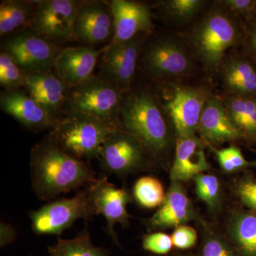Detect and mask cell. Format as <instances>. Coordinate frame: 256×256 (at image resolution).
Returning <instances> with one entry per match:
<instances>
[{"instance_id": "cell-10", "label": "cell", "mask_w": 256, "mask_h": 256, "mask_svg": "<svg viewBox=\"0 0 256 256\" xmlns=\"http://www.w3.org/2000/svg\"><path fill=\"white\" fill-rule=\"evenodd\" d=\"M63 48L32 31L20 33L2 44V52L25 72L53 70L55 60Z\"/></svg>"}, {"instance_id": "cell-11", "label": "cell", "mask_w": 256, "mask_h": 256, "mask_svg": "<svg viewBox=\"0 0 256 256\" xmlns=\"http://www.w3.org/2000/svg\"><path fill=\"white\" fill-rule=\"evenodd\" d=\"M146 34L130 41L110 44L101 66L100 77L117 86L124 92L129 90L136 77Z\"/></svg>"}, {"instance_id": "cell-36", "label": "cell", "mask_w": 256, "mask_h": 256, "mask_svg": "<svg viewBox=\"0 0 256 256\" xmlns=\"http://www.w3.org/2000/svg\"><path fill=\"white\" fill-rule=\"evenodd\" d=\"M18 235V232L13 226L1 222L0 224V246L4 248L12 244Z\"/></svg>"}, {"instance_id": "cell-9", "label": "cell", "mask_w": 256, "mask_h": 256, "mask_svg": "<svg viewBox=\"0 0 256 256\" xmlns=\"http://www.w3.org/2000/svg\"><path fill=\"white\" fill-rule=\"evenodd\" d=\"M77 3L74 0L36 1L31 31L60 46L73 40Z\"/></svg>"}, {"instance_id": "cell-28", "label": "cell", "mask_w": 256, "mask_h": 256, "mask_svg": "<svg viewBox=\"0 0 256 256\" xmlns=\"http://www.w3.org/2000/svg\"><path fill=\"white\" fill-rule=\"evenodd\" d=\"M133 195L141 206L146 208H154L161 206L166 193L158 178L143 176L134 184Z\"/></svg>"}, {"instance_id": "cell-3", "label": "cell", "mask_w": 256, "mask_h": 256, "mask_svg": "<svg viewBox=\"0 0 256 256\" xmlns=\"http://www.w3.org/2000/svg\"><path fill=\"white\" fill-rule=\"evenodd\" d=\"M232 14L218 2L190 30L188 40L192 52L207 69L222 66L226 52L242 40V30Z\"/></svg>"}, {"instance_id": "cell-29", "label": "cell", "mask_w": 256, "mask_h": 256, "mask_svg": "<svg viewBox=\"0 0 256 256\" xmlns=\"http://www.w3.org/2000/svg\"><path fill=\"white\" fill-rule=\"evenodd\" d=\"M193 180L198 198L213 212L220 210L222 196L218 178L215 175L202 173L195 176Z\"/></svg>"}, {"instance_id": "cell-30", "label": "cell", "mask_w": 256, "mask_h": 256, "mask_svg": "<svg viewBox=\"0 0 256 256\" xmlns=\"http://www.w3.org/2000/svg\"><path fill=\"white\" fill-rule=\"evenodd\" d=\"M24 70L8 54H0V85L5 90H18L23 87Z\"/></svg>"}, {"instance_id": "cell-35", "label": "cell", "mask_w": 256, "mask_h": 256, "mask_svg": "<svg viewBox=\"0 0 256 256\" xmlns=\"http://www.w3.org/2000/svg\"><path fill=\"white\" fill-rule=\"evenodd\" d=\"M220 4L228 11L244 18H252L256 15V0H223Z\"/></svg>"}, {"instance_id": "cell-5", "label": "cell", "mask_w": 256, "mask_h": 256, "mask_svg": "<svg viewBox=\"0 0 256 256\" xmlns=\"http://www.w3.org/2000/svg\"><path fill=\"white\" fill-rule=\"evenodd\" d=\"M124 92L100 76H92L78 86L68 88L65 112L90 114L119 128L120 110Z\"/></svg>"}, {"instance_id": "cell-34", "label": "cell", "mask_w": 256, "mask_h": 256, "mask_svg": "<svg viewBox=\"0 0 256 256\" xmlns=\"http://www.w3.org/2000/svg\"><path fill=\"white\" fill-rule=\"evenodd\" d=\"M173 246L180 250H188L196 244V230L188 225H182L175 228L171 236Z\"/></svg>"}, {"instance_id": "cell-15", "label": "cell", "mask_w": 256, "mask_h": 256, "mask_svg": "<svg viewBox=\"0 0 256 256\" xmlns=\"http://www.w3.org/2000/svg\"><path fill=\"white\" fill-rule=\"evenodd\" d=\"M192 220H201L198 212L182 184L172 182L164 202L146 220V226L150 230H163L186 225Z\"/></svg>"}, {"instance_id": "cell-13", "label": "cell", "mask_w": 256, "mask_h": 256, "mask_svg": "<svg viewBox=\"0 0 256 256\" xmlns=\"http://www.w3.org/2000/svg\"><path fill=\"white\" fill-rule=\"evenodd\" d=\"M74 32V38L87 46L111 42L114 28V14L109 2H78Z\"/></svg>"}, {"instance_id": "cell-17", "label": "cell", "mask_w": 256, "mask_h": 256, "mask_svg": "<svg viewBox=\"0 0 256 256\" xmlns=\"http://www.w3.org/2000/svg\"><path fill=\"white\" fill-rule=\"evenodd\" d=\"M0 108L5 114L31 130H50L58 120L25 90L20 89L2 92Z\"/></svg>"}, {"instance_id": "cell-2", "label": "cell", "mask_w": 256, "mask_h": 256, "mask_svg": "<svg viewBox=\"0 0 256 256\" xmlns=\"http://www.w3.org/2000/svg\"><path fill=\"white\" fill-rule=\"evenodd\" d=\"M158 96L144 89L124 92L119 129L137 138L150 154L162 159L172 144L171 130Z\"/></svg>"}, {"instance_id": "cell-33", "label": "cell", "mask_w": 256, "mask_h": 256, "mask_svg": "<svg viewBox=\"0 0 256 256\" xmlns=\"http://www.w3.org/2000/svg\"><path fill=\"white\" fill-rule=\"evenodd\" d=\"M172 246L171 236L162 232L150 234L144 236L143 238L142 247L144 250L156 255L169 254Z\"/></svg>"}, {"instance_id": "cell-8", "label": "cell", "mask_w": 256, "mask_h": 256, "mask_svg": "<svg viewBox=\"0 0 256 256\" xmlns=\"http://www.w3.org/2000/svg\"><path fill=\"white\" fill-rule=\"evenodd\" d=\"M150 156L137 138L116 128L106 138L98 159L106 172L124 176L146 169Z\"/></svg>"}, {"instance_id": "cell-22", "label": "cell", "mask_w": 256, "mask_h": 256, "mask_svg": "<svg viewBox=\"0 0 256 256\" xmlns=\"http://www.w3.org/2000/svg\"><path fill=\"white\" fill-rule=\"evenodd\" d=\"M228 240L239 256H256V212L237 210L227 222Z\"/></svg>"}, {"instance_id": "cell-16", "label": "cell", "mask_w": 256, "mask_h": 256, "mask_svg": "<svg viewBox=\"0 0 256 256\" xmlns=\"http://www.w3.org/2000/svg\"><path fill=\"white\" fill-rule=\"evenodd\" d=\"M23 88L56 118L60 119L65 112L68 87L52 70L25 72Z\"/></svg>"}, {"instance_id": "cell-38", "label": "cell", "mask_w": 256, "mask_h": 256, "mask_svg": "<svg viewBox=\"0 0 256 256\" xmlns=\"http://www.w3.org/2000/svg\"><path fill=\"white\" fill-rule=\"evenodd\" d=\"M171 256H198L194 255V254H174V255H172Z\"/></svg>"}, {"instance_id": "cell-7", "label": "cell", "mask_w": 256, "mask_h": 256, "mask_svg": "<svg viewBox=\"0 0 256 256\" xmlns=\"http://www.w3.org/2000/svg\"><path fill=\"white\" fill-rule=\"evenodd\" d=\"M96 215L88 188L70 198L48 202L30 213L32 229L36 235L60 236L78 220H89Z\"/></svg>"}, {"instance_id": "cell-19", "label": "cell", "mask_w": 256, "mask_h": 256, "mask_svg": "<svg viewBox=\"0 0 256 256\" xmlns=\"http://www.w3.org/2000/svg\"><path fill=\"white\" fill-rule=\"evenodd\" d=\"M99 54L94 46L64 48L55 60L53 72L67 87L76 86L94 76Z\"/></svg>"}, {"instance_id": "cell-31", "label": "cell", "mask_w": 256, "mask_h": 256, "mask_svg": "<svg viewBox=\"0 0 256 256\" xmlns=\"http://www.w3.org/2000/svg\"><path fill=\"white\" fill-rule=\"evenodd\" d=\"M212 150L216 156L220 168L226 172H234L256 166V161H248L246 159L237 146H230L220 150L212 148Z\"/></svg>"}, {"instance_id": "cell-32", "label": "cell", "mask_w": 256, "mask_h": 256, "mask_svg": "<svg viewBox=\"0 0 256 256\" xmlns=\"http://www.w3.org/2000/svg\"><path fill=\"white\" fill-rule=\"evenodd\" d=\"M233 190L242 204L256 212V178L254 175L246 174L236 180Z\"/></svg>"}, {"instance_id": "cell-20", "label": "cell", "mask_w": 256, "mask_h": 256, "mask_svg": "<svg viewBox=\"0 0 256 256\" xmlns=\"http://www.w3.org/2000/svg\"><path fill=\"white\" fill-rule=\"evenodd\" d=\"M197 132L202 142L210 146L242 139L230 119L223 100L210 95L204 108Z\"/></svg>"}, {"instance_id": "cell-1", "label": "cell", "mask_w": 256, "mask_h": 256, "mask_svg": "<svg viewBox=\"0 0 256 256\" xmlns=\"http://www.w3.org/2000/svg\"><path fill=\"white\" fill-rule=\"evenodd\" d=\"M30 166L32 188L44 201L96 180L95 173L84 160L66 152L50 136L32 148Z\"/></svg>"}, {"instance_id": "cell-26", "label": "cell", "mask_w": 256, "mask_h": 256, "mask_svg": "<svg viewBox=\"0 0 256 256\" xmlns=\"http://www.w3.org/2000/svg\"><path fill=\"white\" fill-rule=\"evenodd\" d=\"M206 1L202 0H165L158 2L160 12L172 21L182 24L191 21L201 12Z\"/></svg>"}, {"instance_id": "cell-27", "label": "cell", "mask_w": 256, "mask_h": 256, "mask_svg": "<svg viewBox=\"0 0 256 256\" xmlns=\"http://www.w3.org/2000/svg\"><path fill=\"white\" fill-rule=\"evenodd\" d=\"M200 222L202 244L198 256H239L228 238L212 228L204 220Z\"/></svg>"}, {"instance_id": "cell-23", "label": "cell", "mask_w": 256, "mask_h": 256, "mask_svg": "<svg viewBox=\"0 0 256 256\" xmlns=\"http://www.w3.org/2000/svg\"><path fill=\"white\" fill-rule=\"evenodd\" d=\"M222 76L224 85L232 95L256 96V70L245 58L233 56L224 60Z\"/></svg>"}, {"instance_id": "cell-6", "label": "cell", "mask_w": 256, "mask_h": 256, "mask_svg": "<svg viewBox=\"0 0 256 256\" xmlns=\"http://www.w3.org/2000/svg\"><path fill=\"white\" fill-rule=\"evenodd\" d=\"M140 60L146 74L161 82L188 75L194 66L184 44L170 35L153 36L146 41Z\"/></svg>"}, {"instance_id": "cell-21", "label": "cell", "mask_w": 256, "mask_h": 256, "mask_svg": "<svg viewBox=\"0 0 256 256\" xmlns=\"http://www.w3.org/2000/svg\"><path fill=\"white\" fill-rule=\"evenodd\" d=\"M203 143L196 136L176 138L174 162L170 170L171 182H185L210 170Z\"/></svg>"}, {"instance_id": "cell-12", "label": "cell", "mask_w": 256, "mask_h": 256, "mask_svg": "<svg viewBox=\"0 0 256 256\" xmlns=\"http://www.w3.org/2000/svg\"><path fill=\"white\" fill-rule=\"evenodd\" d=\"M208 94L202 89L178 87L162 104L176 138L196 136Z\"/></svg>"}, {"instance_id": "cell-25", "label": "cell", "mask_w": 256, "mask_h": 256, "mask_svg": "<svg viewBox=\"0 0 256 256\" xmlns=\"http://www.w3.org/2000/svg\"><path fill=\"white\" fill-rule=\"evenodd\" d=\"M50 256H108L109 252L95 246L87 228L72 239L58 238L57 242L48 248Z\"/></svg>"}, {"instance_id": "cell-37", "label": "cell", "mask_w": 256, "mask_h": 256, "mask_svg": "<svg viewBox=\"0 0 256 256\" xmlns=\"http://www.w3.org/2000/svg\"><path fill=\"white\" fill-rule=\"evenodd\" d=\"M254 18H255V21L252 24L250 36H249V46L256 60V15Z\"/></svg>"}, {"instance_id": "cell-14", "label": "cell", "mask_w": 256, "mask_h": 256, "mask_svg": "<svg viewBox=\"0 0 256 256\" xmlns=\"http://www.w3.org/2000/svg\"><path fill=\"white\" fill-rule=\"evenodd\" d=\"M88 188L96 215L105 217L106 233L117 246L121 248L114 226L117 224L124 227L129 226L127 206L131 201V196L124 188H116L109 182L106 176L96 180L88 185Z\"/></svg>"}, {"instance_id": "cell-24", "label": "cell", "mask_w": 256, "mask_h": 256, "mask_svg": "<svg viewBox=\"0 0 256 256\" xmlns=\"http://www.w3.org/2000/svg\"><path fill=\"white\" fill-rule=\"evenodd\" d=\"M36 2L8 0L0 4V36L12 33L31 24Z\"/></svg>"}, {"instance_id": "cell-4", "label": "cell", "mask_w": 256, "mask_h": 256, "mask_svg": "<svg viewBox=\"0 0 256 256\" xmlns=\"http://www.w3.org/2000/svg\"><path fill=\"white\" fill-rule=\"evenodd\" d=\"M116 128L90 114L65 112L50 129V137L77 159L98 158L106 138Z\"/></svg>"}, {"instance_id": "cell-18", "label": "cell", "mask_w": 256, "mask_h": 256, "mask_svg": "<svg viewBox=\"0 0 256 256\" xmlns=\"http://www.w3.org/2000/svg\"><path fill=\"white\" fill-rule=\"evenodd\" d=\"M109 4L114 28L110 44L130 41L152 28L150 9L148 5L130 0H112Z\"/></svg>"}]
</instances>
